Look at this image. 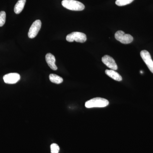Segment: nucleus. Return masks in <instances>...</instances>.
I'll return each instance as SVG.
<instances>
[{
    "label": "nucleus",
    "mask_w": 153,
    "mask_h": 153,
    "mask_svg": "<svg viewBox=\"0 0 153 153\" xmlns=\"http://www.w3.org/2000/svg\"><path fill=\"white\" fill-rule=\"evenodd\" d=\"M26 0H19L14 7V12L16 14H20L25 7Z\"/></svg>",
    "instance_id": "9b49d317"
},
{
    "label": "nucleus",
    "mask_w": 153,
    "mask_h": 153,
    "mask_svg": "<svg viewBox=\"0 0 153 153\" xmlns=\"http://www.w3.org/2000/svg\"><path fill=\"white\" fill-rule=\"evenodd\" d=\"M140 56L150 71L153 73V60L149 52L146 50H142L140 52Z\"/></svg>",
    "instance_id": "423d86ee"
},
{
    "label": "nucleus",
    "mask_w": 153,
    "mask_h": 153,
    "mask_svg": "<svg viewBox=\"0 0 153 153\" xmlns=\"http://www.w3.org/2000/svg\"><path fill=\"white\" fill-rule=\"evenodd\" d=\"M134 1V0H117L115 4L118 6H123L131 4Z\"/></svg>",
    "instance_id": "ddd939ff"
},
{
    "label": "nucleus",
    "mask_w": 153,
    "mask_h": 153,
    "mask_svg": "<svg viewBox=\"0 0 153 153\" xmlns=\"http://www.w3.org/2000/svg\"><path fill=\"white\" fill-rule=\"evenodd\" d=\"M6 14L4 11L0 12V27H2L5 23Z\"/></svg>",
    "instance_id": "4468645a"
},
{
    "label": "nucleus",
    "mask_w": 153,
    "mask_h": 153,
    "mask_svg": "<svg viewBox=\"0 0 153 153\" xmlns=\"http://www.w3.org/2000/svg\"><path fill=\"white\" fill-rule=\"evenodd\" d=\"M66 40L69 42L75 41L77 42L82 43L86 41L87 37L84 33L80 32H73L66 36Z\"/></svg>",
    "instance_id": "7ed1b4c3"
},
{
    "label": "nucleus",
    "mask_w": 153,
    "mask_h": 153,
    "mask_svg": "<svg viewBox=\"0 0 153 153\" xmlns=\"http://www.w3.org/2000/svg\"><path fill=\"white\" fill-rule=\"evenodd\" d=\"M105 73L111 78L117 81H120L122 80V77L117 72L115 71V70L112 69L111 70L106 69L105 71Z\"/></svg>",
    "instance_id": "9d476101"
},
{
    "label": "nucleus",
    "mask_w": 153,
    "mask_h": 153,
    "mask_svg": "<svg viewBox=\"0 0 153 153\" xmlns=\"http://www.w3.org/2000/svg\"><path fill=\"white\" fill-rule=\"evenodd\" d=\"M51 153H58L60 150L59 146L56 143H53L50 146Z\"/></svg>",
    "instance_id": "2eb2a0df"
},
{
    "label": "nucleus",
    "mask_w": 153,
    "mask_h": 153,
    "mask_svg": "<svg viewBox=\"0 0 153 153\" xmlns=\"http://www.w3.org/2000/svg\"><path fill=\"white\" fill-rule=\"evenodd\" d=\"M102 63L108 68L114 70H117L118 67L114 59L108 55H105L102 58Z\"/></svg>",
    "instance_id": "6e6552de"
},
{
    "label": "nucleus",
    "mask_w": 153,
    "mask_h": 153,
    "mask_svg": "<svg viewBox=\"0 0 153 153\" xmlns=\"http://www.w3.org/2000/svg\"><path fill=\"white\" fill-rule=\"evenodd\" d=\"M49 78L51 82L56 83V84H60V83H62L63 81V78L57 74H50L49 76Z\"/></svg>",
    "instance_id": "f8f14e48"
},
{
    "label": "nucleus",
    "mask_w": 153,
    "mask_h": 153,
    "mask_svg": "<svg viewBox=\"0 0 153 153\" xmlns=\"http://www.w3.org/2000/svg\"><path fill=\"white\" fill-rule=\"evenodd\" d=\"M41 27V22L40 20H36L33 22L32 26L30 27L28 37L30 38H35L38 35Z\"/></svg>",
    "instance_id": "39448f33"
},
{
    "label": "nucleus",
    "mask_w": 153,
    "mask_h": 153,
    "mask_svg": "<svg viewBox=\"0 0 153 153\" xmlns=\"http://www.w3.org/2000/svg\"><path fill=\"white\" fill-rule=\"evenodd\" d=\"M108 104L109 102L107 100L101 97H96L86 101L85 103V107L87 108L105 107Z\"/></svg>",
    "instance_id": "f257e3e1"
},
{
    "label": "nucleus",
    "mask_w": 153,
    "mask_h": 153,
    "mask_svg": "<svg viewBox=\"0 0 153 153\" xmlns=\"http://www.w3.org/2000/svg\"><path fill=\"white\" fill-rule=\"evenodd\" d=\"M20 74L17 73H11L5 74L3 77L4 81L7 84H13L17 83L20 79Z\"/></svg>",
    "instance_id": "0eeeda50"
},
{
    "label": "nucleus",
    "mask_w": 153,
    "mask_h": 153,
    "mask_svg": "<svg viewBox=\"0 0 153 153\" xmlns=\"http://www.w3.org/2000/svg\"><path fill=\"white\" fill-rule=\"evenodd\" d=\"M115 38L123 44H128L133 41V38L129 34H125L122 31H118L115 34Z\"/></svg>",
    "instance_id": "20e7f679"
},
{
    "label": "nucleus",
    "mask_w": 153,
    "mask_h": 153,
    "mask_svg": "<svg viewBox=\"0 0 153 153\" xmlns=\"http://www.w3.org/2000/svg\"><path fill=\"white\" fill-rule=\"evenodd\" d=\"M46 62L51 69L53 70H57V68L55 65V56L51 53H48L46 55Z\"/></svg>",
    "instance_id": "1a4fd4ad"
},
{
    "label": "nucleus",
    "mask_w": 153,
    "mask_h": 153,
    "mask_svg": "<svg viewBox=\"0 0 153 153\" xmlns=\"http://www.w3.org/2000/svg\"><path fill=\"white\" fill-rule=\"evenodd\" d=\"M62 5L64 7L71 10L82 11L85 8L83 4L75 0H63Z\"/></svg>",
    "instance_id": "f03ea898"
}]
</instances>
